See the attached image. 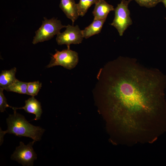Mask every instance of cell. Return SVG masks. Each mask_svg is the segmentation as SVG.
<instances>
[{
    "instance_id": "6da1fadb",
    "label": "cell",
    "mask_w": 166,
    "mask_h": 166,
    "mask_svg": "<svg viewBox=\"0 0 166 166\" xmlns=\"http://www.w3.org/2000/svg\"><path fill=\"white\" fill-rule=\"evenodd\" d=\"M97 78L93 91L104 99L125 143H152L166 109V75L134 58L119 57L101 69Z\"/></svg>"
},
{
    "instance_id": "7a4b0ae2",
    "label": "cell",
    "mask_w": 166,
    "mask_h": 166,
    "mask_svg": "<svg viewBox=\"0 0 166 166\" xmlns=\"http://www.w3.org/2000/svg\"><path fill=\"white\" fill-rule=\"evenodd\" d=\"M14 110V114L9 115L6 119L7 129L5 131L0 129V145L3 141L4 135L7 133L19 137H29L35 141L40 140L45 130L31 124L24 116L17 113L16 110Z\"/></svg>"
},
{
    "instance_id": "3957f363",
    "label": "cell",
    "mask_w": 166,
    "mask_h": 166,
    "mask_svg": "<svg viewBox=\"0 0 166 166\" xmlns=\"http://www.w3.org/2000/svg\"><path fill=\"white\" fill-rule=\"evenodd\" d=\"M41 27L35 32L32 43L36 44L39 42L49 40L56 35L60 33L61 30L66 26L62 25L60 20L53 18L48 19L44 18Z\"/></svg>"
},
{
    "instance_id": "277c9868",
    "label": "cell",
    "mask_w": 166,
    "mask_h": 166,
    "mask_svg": "<svg viewBox=\"0 0 166 166\" xmlns=\"http://www.w3.org/2000/svg\"><path fill=\"white\" fill-rule=\"evenodd\" d=\"M130 2L129 0H121L114 9V18L110 24L117 29L121 36H123L125 31L132 23L128 8Z\"/></svg>"
},
{
    "instance_id": "5b68a950",
    "label": "cell",
    "mask_w": 166,
    "mask_h": 166,
    "mask_svg": "<svg viewBox=\"0 0 166 166\" xmlns=\"http://www.w3.org/2000/svg\"><path fill=\"white\" fill-rule=\"evenodd\" d=\"M56 53L52 55L49 64L46 68H49L60 65L65 68L71 69L74 68L78 62V53L70 48L59 51L56 50Z\"/></svg>"
},
{
    "instance_id": "8992f818",
    "label": "cell",
    "mask_w": 166,
    "mask_h": 166,
    "mask_svg": "<svg viewBox=\"0 0 166 166\" xmlns=\"http://www.w3.org/2000/svg\"><path fill=\"white\" fill-rule=\"evenodd\" d=\"M36 141L34 140L26 145L21 141L19 145L11 155V159L24 166H32L34 162L37 159V155L34 151L33 146Z\"/></svg>"
},
{
    "instance_id": "52a82bcc",
    "label": "cell",
    "mask_w": 166,
    "mask_h": 166,
    "mask_svg": "<svg viewBox=\"0 0 166 166\" xmlns=\"http://www.w3.org/2000/svg\"><path fill=\"white\" fill-rule=\"evenodd\" d=\"M64 31L57 35L56 41L58 45H66L70 48L71 44H77L81 43L83 40L81 30L77 25L75 26L68 25Z\"/></svg>"
},
{
    "instance_id": "ba28073f",
    "label": "cell",
    "mask_w": 166,
    "mask_h": 166,
    "mask_svg": "<svg viewBox=\"0 0 166 166\" xmlns=\"http://www.w3.org/2000/svg\"><path fill=\"white\" fill-rule=\"evenodd\" d=\"M25 105L21 108L13 107V109L16 110L22 109L26 113L34 114L35 117L33 120H37L41 119V115L42 113L41 103L32 96L25 101Z\"/></svg>"
},
{
    "instance_id": "9c48e42d",
    "label": "cell",
    "mask_w": 166,
    "mask_h": 166,
    "mask_svg": "<svg viewBox=\"0 0 166 166\" xmlns=\"http://www.w3.org/2000/svg\"><path fill=\"white\" fill-rule=\"evenodd\" d=\"M59 7L73 25L79 16L77 4L74 0H61Z\"/></svg>"
},
{
    "instance_id": "30bf717a",
    "label": "cell",
    "mask_w": 166,
    "mask_h": 166,
    "mask_svg": "<svg viewBox=\"0 0 166 166\" xmlns=\"http://www.w3.org/2000/svg\"><path fill=\"white\" fill-rule=\"evenodd\" d=\"M113 6L107 3L105 0H99L95 4L92 12L94 20L106 19L109 13L114 11Z\"/></svg>"
},
{
    "instance_id": "8fae6325",
    "label": "cell",
    "mask_w": 166,
    "mask_h": 166,
    "mask_svg": "<svg viewBox=\"0 0 166 166\" xmlns=\"http://www.w3.org/2000/svg\"><path fill=\"white\" fill-rule=\"evenodd\" d=\"M106 19L93 20L89 25L81 30L83 38L87 39L100 33Z\"/></svg>"
},
{
    "instance_id": "7c38bea8",
    "label": "cell",
    "mask_w": 166,
    "mask_h": 166,
    "mask_svg": "<svg viewBox=\"0 0 166 166\" xmlns=\"http://www.w3.org/2000/svg\"><path fill=\"white\" fill-rule=\"evenodd\" d=\"M17 69L14 67L9 70L2 71L0 74V88L5 89L16 80Z\"/></svg>"
},
{
    "instance_id": "4fadbf2b",
    "label": "cell",
    "mask_w": 166,
    "mask_h": 166,
    "mask_svg": "<svg viewBox=\"0 0 166 166\" xmlns=\"http://www.w3.org/2000/svg\"><path fill=\"white\" fill-rule=\"evenodd\" d=\"M27 82H22L16 79L5 90L20 94H27Z\"/></svg>"
},
{
    "instance_id": "5bb4252c",
    "label": "cell",
    "mask_w": 166,
    "mask_h": 166,
    "mask_svg": "<svg viewBox=\"0 0 166 166\" xmlns=\"http://www.w3.org/2000/svg\"><path fill=\"white\" fill-rule=\"evenodd\" d=\"M99 0H80L77 4L79 16H84L91 6Z\"/></svg>"
},
{
    "instance_id": "9a60e30c",
    "label": "cell",
    "mask_w": 166,
    "mask_h": 166,
    "mask_svg": "<svg viewBox=\"0 0 166 166\" xmlns=\"http://www.w3.org/2000/svg\"><path fill=\"white\" fill-rule=\"evenodd\" d=\"M42 86L39 81L27 82V95L34 97L37 95Z\"/></svg>"
},
{
    "instance_id": "2e32d148",
    "label": "cell",
    "mask_w": 166,
    "mask_h": 166,
    "mask_svg": "<svg viewBox=\"0 0 166 166\" xmlns=\"http://www.w3.org/2000/svg\"><path fill=\"white\" fill-rule=\"evenodd\" d=\"M130 2L135 0L140 6L147 8H151L156 6L161 0H129Z\"/></svg>"
},
{
    "instance_id": "e0dca14e",
    "label": "cell",
    "mask_w": 166,
    "mask_h": 166,
    "mask_svg": "<svg viewBox=\"0 0 166 166\" xmlns=\"http://www.w3.org/2000/svg\"><path fill=\"white\" fill-rule=\"evenodd\" d=\"M4 89L0 88V111L1 112H3L6 111V108L7 107H10L13 108V107L10 106L7 102L6 99L3 93Z\"/></svg>"
},
{
    "instance_id": "ac0fdd59",
    "label": "cell",
    "mask_w": 166,
    "mask_h": 166,
    "mask_svg": "<svg viewBox=\"0 0 166 166\" xmlns=\"http://www.w3.org/2000/svg\"><path fill=\"white\" fill-rule=\"evenodd\" d=\"M161 2L163 3L164 6L166 8V0H161Z\"/></svg>"
}]
</instances>
